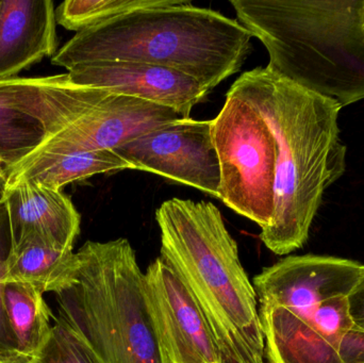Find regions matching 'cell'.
I'll list each match as a JSON object with an SVG mask.
<instances>
[{"label": "cell", "instance_id": "e0dca14e", "mask_svg": "<svg viewBox=\"0 0 364 363\" xmlns=\"http://www.w3.org/2000/svg\"><path fill=\"white\" fill-rule=\"evenodd\" d=\"M134 170L132 164L113 151L92 153H41L30 156L13 168H6L8 187L31 181L53 190H61L74 181L112 170Z\"/></svg>", "mask_w": 364, "mask_h": 363}, {"label": "cell", "instance_id": "5bb4252c", "mask_svg": "<svg viewBox=\"0 0 364 363\" xmlns=\"http://www.w3.org/2000/svg\"><path fill=\"white\" fill-rule=\"evenodd\" d=\"M55 9L50 0L0 1V80L57 53Z\"/></svg>", "mask_w": 364, "mask_h": 363}, {"label": "cell", "instance_id": "9c48e42d", "mask_svg": "<svg viewBox=\"0 0 364 363\" xmlns=\"http://www.w3.org/2000/svg\"><path fill=\"white\" fill-rule=\"evenodd\" d=\"M151 315L170 363H225L203 309L161 257L144 272Z\"/></svg>", "mask_w": 364, "mask_h": 363}, {"label": "cell", "instance_id": "ba28073f", "mask_svg": "<svg viewBox=\"0 0 364 363\" xmlns=\"http://www.w3.org/2000/svg\"><path fill=\"white\" fill-rule=\"evenodd\" d=\"M211 127L212 119H179L113 151L134 170L160 175L218 198L220 168Z\"/></svg>", "mask_w": 364, "mask_h": 363}, {"label": "cell", "instance_id": "3957f363", "mask_svg": "<svg viewBox=\"0 0 364 363\" xmlns=\"http://www.w3.org/2000/svg\"><path fill=\"white\" fill-rule=\"evenodd\" d=\"M156 221L160 257L203 309L225 363H263L258 298L220 209L205 200L171 198L156 211Z\"/></svg>", "mask_w": 364, "mask_h": 363}, {"label": "cell", "instance_id": "8fae6325", "mask_svg": "<svg viewBox=\"0 0 364 363\" xmlns=\"http://www.w3.org/2000/svg\"><path fill=\"white\" fill-rule=\"evenodd\" d=\"M179 119L181 115L166 107L110 94L32 155L114 151Z\"/></svg>", "mask_w": 364, "mask_h": 363}, {"label": "cell", "instance_id": "d6986e66", "mask_svg": "<svg viewBox=\"0 0 364 363\" xmlns=\"http://www.w3.org/2000/svg\"><path fill=\"white\" fill-rule=\"evenodd\" d=\"M178 0H66L55 10V21L78 32L112 21L134 11L171 6Z\"/></svg>", "mask_w": 364, "mask_h": 363}, {"label": "cell", "instance_id": "d4e9b609", "mask_svg": "<svg viewBox=\"0 0 364 363\" xmlns=\"http://www.w3.org/2000/svg\"><path fill=\"white\" fill-rule=\"evenodd\" d=\"M6 189H8V178H6L4 168L0 166V202L4 200V195H6Z\"/></svg>", "mask_w": 364, "mask_h": 363}, {"label": "cell", "instance_id": "44dd1931", "mask_svg": "<svg viewBox=\"0 0 364 363\" xmlns=\"http://www.w3.org/2000/svg\"><path fill=\"white\" fill-rule=\"evenodd\" d=\"M310 323L337 347L342 337L355 326L348 296H335L323 302L314 310Z\"/></svg>", "mask_w": 364, "mask_h": 363}, {"label": "cell", "instance_id": "603a6c76", "mask_svg": "<svg viewBox=\"0 0 364 363\" xmlns=\"http://www.w3.org/2000/svg\"><path fill=\"white\" fill-rule=\"evenodd\" d=\"M337 351L342 363H364V330L350 328L339 341Z\"/></svg>", "mask_w": 364, "mask_h": 363}, {"label": "cell", "instance_id": "5b68a950", "mask_svg": "<svg viewBox=\"0 0 364 363\" xmlns=\"http://www.w3.org/2000/svg\"><path fill=\"white\" fill-rule=\"evenodd\" d=\"M77 256L75 281L55 294V318L100 363H170L129 241H87Z\"/></svg>", "mask_w": 364, "mask_h": 363}, {"label": "cell", "instance_id": "cb8c5ba5", "mask_svg": "<svg viewBox=\"0 0 364 363\" xmlns=\"http://www.w3.org/2000/svg\"><path fill=\"white\" fill-rule=\"evenodd\" d=\"M350 317L356 327L364 330V266L356 285L348 296Z\"/></svg>", "mask_w": 364, "mask_h": 363}, {"label": "cell", "instance_id": "8992f818", "mask_svg": "<svg viewBox=\"0 0 364 363\" xmlns=\"http://www.w3.org/2000/svg\"><path fill=\"white\" fill-rule=\"evenodd\" d=\"M211 134L220 161L218 198L263 229L273 217L276 176V143L269 126L228 91Z\"/></svg>", "mask_w": 364, "mask_h": 363}, {"label": "cell", "instance_id": "7a4b0ae2", "mask_svg": "<svg viewBox=\"0 0 364 363\" xmlns=\"http://www.w3.org/2000/svg\"><path fill=\"white\" fill-rule=\"evenodd\" d=\"M252 38L237 19L178 0L78 32L51 63L70 70L87 62H143L178 70L211 91L241 70Z\"/></svg>", "mask_w": 364, "mask_h": 363}, {"label": "cell", "instance_id": "7402d4cb", "mask_svg": "<svg viewBox=\"0 0 364 363\" xmlns=\"http://www.w3.org/2000/svg\"><path fill=\"white\" fill-rule=\"evenodd\" d=\"M12 234H11L10 220L6 200L0 202V358L17 363L15 345L6 321L4 304V264L12 249Z\"/></svg>", "mask_w": 364, "mask_h": 363}, {"label": "cell", "instance_id": "9a60e30c", "mask_svg": "<svg viewBox=\"0 0 364 363\" xmlns=\"http://www.w3.org/2000/svg\"><path fill=\"white\" fill-rule=\"evenodd\" d=\"M269 363H342L337 347L284 307L258 303Z\"/></svg>", "mask_w": 364, "mask_h": 363}, {"label": "cell", "instance_id": "ac0fdd59", "mask_svg": "<svg viewBox=\"0 0 364 363\" xmlns=\"http://www.w3.org/2000/svg\"><path fill=\"white\" fill-rule=\"evenodd\" d=\"M4 304L17 363H30L50 337L53 313L42 292L21 283L4 285Z\"/></svg>", "mask_w": 364, "mask_h": 363}, {"label": "cell", "instance_id": "2e32d148", "mask_svg": "<svg viewBox=\"0 0 364 363\" xmlns=\"http://www.w3.org/2000/svg\"><path fill=\"white\" fill-rule=\"evenodd\" d=\"M78 256L42 239L30 238L11 249L2 283H21L43 294H57L75 281Z\"/></svg>", "mask_w": 364, "mask_h": 363}, {"label": "cell", "instance_id": "6da1fadb", "mask_svg": "<svg viewBox=\"0 0 364 363\" xmlns=\"http://www.w3.org/2000/svg\"><path fill=\"white\" fill-rule=\"evenodd\" d=\"M229 92L260 114L275 140L274 213L260 239L276 255H288L307 242L325 191L346 173L342 106L267 67L243 72Z\"/></svg>", "mask_w": 364, "mask_h": 363}, {"label": "cell", "instance_id": "484cf974", "mask_svg": "<svg viewBox=\"0 0 364 363\" xmlns=\"http://www.w3.org/2000/svg\"><path fill=\"white\" fill-rule=\"evenodd\" d=\"M0 363H13L11 362H9V360L2 359V358H0Z\"/></svg>", "mask_w": 364, "mask_h": 363}, {"label": "cell", "instance_id": "ffe728a7", "mask_svg": "<svg viewBox=\"0 0 364 363\" xmlns=\"http://www.w3.org/2000/svg\"><path fill=\"white\" fill-rule=\"evenodd\" d=\"M50 337L30 363H100L89 347L53 315Z\"/></svg>", "mask_w": 364, "mask_h": 363}, {"label": "cell", "instance_id": "7c38bea8", "mask_svg": "<svg viewBox=\"0 0 364 363\" xmlns=\"http://www.w3.org/2000/svg\"><path fill=\"white\" fill-rule=\"evenodd\" d=\"M68 75L76 85L160 104L172 109L182 119H188L193 108L210 93L193 77L143 62H87L70 68Z\"/></svg>", "mask_w": 364, "mask_h": 363}, {"label": "cell", "instance_id": "4fadbf2b", "mask_svg": "<svg viewBox=\"0 0 364 363\" xmlns=\"http://www.w3.org/2000/svg\"><path fill=\"white\" fill-rule=\"evenodd\" d=\"M4 200L10 220L12 247L27 239L38 238L73 251L80 232L81 217L61 190L21 181L8 187Z\"/></svg>", "mask_w": 364, "mask_h": 363}, {"label": "cell", "instance_id": "52a82bcc", "mask_svg": "<svg viewBox=\"0 0 364 363\" xmlns=\"http://www.w3.org/2000/svg\"><path fill=\"white\" fill-rule=\"evenodd\" d=\"M68 72L0 80V166L13 168L110 95Z\"/></svg>", "mask_w": 364, "mask_h": 363}, {"label": "cell", "instance_id": "30bf717a", "mask_svg": "<svg viewBox=\"0 0 364 363\" xmlns=\"http://www.w3.org/2000/svg\"><path fill=\"white\" fill-rule=\"evenodd\" d=\"M359 262L333 256H289L254 277L258 303L279 305L310 323L314 310L348 296L358 281Z\"/></svg>", "mask_w": 364, "mask_h": 363}, {"label": "cell", "instance_id": "277c9868", "mask_svg": "<svg viewBox=\"0 0 364 363\" xmlns=\"http://www.w3.org/2000/svg\"><path fill=\"white\" fill-rule=\"evenodd\" d=\"M267 70L342 108L364 100V0H231Z\"/></svg>", "mask_w": 364, "mask_h": 363}]
</instances>
